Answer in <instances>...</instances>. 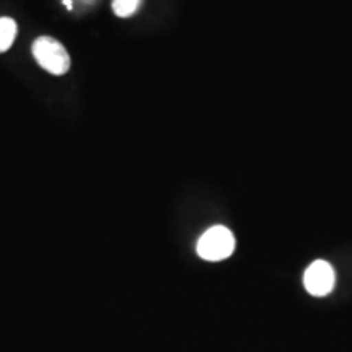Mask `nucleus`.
<instances>
[{"instance_id": "nucleus-1", "label": "nucleus", "mask_w": 352, "mask_h": 352, "mask_svg": "<svg viewBox=\"0 0 352 352\" xmlns=\"http://www.w3.org/2000/svg\"><path fill=\"white\" fill-rule=\"evenodd\" d=\"M36 63L52 76H64L70 69V56L63 43L51 36H39L32 46Z\"/></svg>"}, {"instance_id": "nucleus-4", "label": "nucleus", "mask_w": 352, "mask_h": 352, "mask_svg": "<svg viewBox=\"0 0 352 352\" xmlns=\"http://www.w3.org/2000/svg\"><path fill=\"white\" fill-rule=\"evenodd\" d=\"M16 38V23L13 19L2 16L0 19V54L12 47Z\"/></svg>"}, {"instance_id": "nucleus-5", "label": "nucleus", "mask_w": 352, "mask_h": 352, "mask_svg": "<svg viewBox=\"0 0 352 352\" xmlns=\"http://www.w3.org/2000/svg\"><path fill=\"white\" fill-rule=\"evenodd\" d=\"M140 3L142 0H113V12L121 19H127L139 10Z\"/></svg>"}, {"instance_id": "nucleus-3", "label": "nucleus", "mask_w": 352, "mask_h": 352, "mask_svg": "<svg viewBox=\"0 0 352 352\" xmlns=\"http://www.w3.org/2000/svg\"><path fill=\"white\" fill-rule=\"evenodd\" d=\"M334 271L331 264L323 261V259H318V261L311 263L305 271V276H303V284H305V289L311 296L315 297H324L331 292L334 287Z\"/></svg>"}, {"instance_id": "nucleus-2", "label": "nucleus", "mask_w": 352, "mask_h": 352, "mask_svg": "<svg viewBox=\"0 0 352 352\" xmlns=\"http://www.w3.org/2000/svg\"><path fill=\"white\" fill-rule=\"evenodd\" d=\"M235 250V236L227 227L209 228L197 241V254L206 261H222Z\"/></svg>"}]
</instances>
